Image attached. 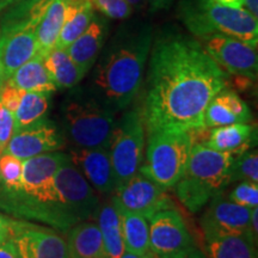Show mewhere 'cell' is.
Masks as SVG:
<instances>
[{"instance_id":"cell-1","label":"cell","mask_w":258,"mask_h":258,"mask_svg":"<svg viewBox=\"0 0 258 258\" xmlns=\"http://www.w3.org/2000/svg\"><path fill=\"white\" fill-rule=\"evenodd\" d=\"M139 106L146 133L205 131V111L228 84L227 73L196 37L165 31L152 41ZM141 86V88H143Z\"/></svg>"},{"instance_id":"cell-2","label":"cell","mask_w":258,"mask_h":258,"mask_svg":"<svg viewBox=\"0 0 258 258\" xmlns=\"http://www.w3.org/2000/svg\"><path fill=\"white\" fill-rule=\"evenodd\" d=\"M152 41L150 23L131 22L99 53L89 90L114 114L128 109L141 90Z\"/></svg>"},{"instance_id":"cell-3","label":"cell","mask_w":258,"mask_h":258,"mask_svg":"<svg viewBox=\"0 0 258 258\" xmlns=\"http://www.w3.org/2000/svg\"><path fill=\"white\" fill-rule=\"evenodd\" d=\"M67 159L69 154L59 151L24 159L18 188L0 185V211L16 219L41 222L62 233L82 222L55 188L57 170Z\"/></svg>"},{"instance_id":"cell-4","label":"cell","mask_w":258,"mask_h":258,"mask_svg":"<svg viewBox=\"0 0 258 258\" xmlns=\"http://www.w3.org/2000/svg\"><path fill=\"white\" fill-rule=\"evenodd\" d=\"M234 157L219 152L205 143L192 145L184 173L173 186L177 198L191 213H198L211 199L231 184Z\"/></svg>"},{"instance_id":"cell-5","label":"cell","mask_w":258,"mask_h":258,"mask_svg":"<svg viewBox=\"0 0 258 258\" xmlns=\"http://www.w3.org/2000/svg\"><path fill=\"white\" fill-rule=\"evenodd\" d=\"M62 104L64 131L74 147L106 148L116 124V114L105 108L89 89L73 88Z\"/></svg>"},{"instance_id":"cell-6","label":"cell","mask_w":258,"mask_h":258,"mask_svg":"<svg viewBox=\"0 0 258 258\" xmlns=\"http://www.w3.org/2000/svg\"><path fill=\"white\" fill-rule=\"evenodd\" d=\"M178 16L196 38L221 34L257 47L258 19L243 8H227L213 0H182Z\"/></svg>"},{"instance_id":"cell-7","label":"cell","mask_w":258,"mask_h":258,"mask_svg":"<svg viewBox=\"0 0 258 258\" xmlns=\"http://www.w3.org/2000/svg\"><path fill=\"white\" fill-rule=\"evenodd\" d=\"M194 134L179 131L146 133V153L139 171L161 188L173 189L184 173L190 151L195 144Z\"/></svg>"},{"instance_id":"cell-8","label":"cell","mask_w":258,"mask_h":258,"mask_svg":"<svg viewBox=\"0 0 258 258\" xmlns=\"http://www.w3.org/2000/svg\"><path fill=\"white\" fill-rule=\"evenodd\" d=\"M145 145L146 131L140 109L139 106L131 110L125 109L120 120H116L109 145L116 188L139 172L144 160Z\"/></svg>"},{"instance_id":"cell-9","label":"cell","mask_w":258,"mask_h":258,"mask_svg":"<svg viewBox=\"0 0 258 258\" xmlns=\"http://www.w3.org/2000/svg\"><path fill=\"white\" fill-rule=\"evenodd\" d=\"M9 238L19 258H70L66 239L47 225L10 217Z\"/></svg>"},{"instance_id":"cell-10","label":"cell","mask_w":258,"mask_h":258,"mask_svg":"<svg viewBox=\"0 0 258 258\" xmlns=\"http://www.w3.org/2000/svg\"><path fill=\"white\" fill-rule=\"evenodd\" d=\"M198 40L207 54L226 73L239 78L253 80L257 78V47L238 38L221 34H212Z\"/></svg>"},{"instance_id":"cell-11","label":"cell","mask_w":258,"mask_h":258,"mask_svg":"<svg viewBox=\"0 0 258 258\" xmlns=\"http://www.w3.org/2000/svg\"><path fill=\"white\" fill-rule=\"evenodd\" d=\"M150 251L158 258H176L195 246L184 219L176 208L164 209L148 219Z\"/></svg>"},{"instance_id":"cell-12","label":"cell","mask_w":258,"mask_h":258,"mask_svg":"<svg viewBox=\"0 0 258 258\" xmlns=\"http://www.w3.org/2000/svg\"><path fill=\"white\" fill-rule=\"evenodd\" d=\"M114 198L129 211L143 215L147 220L164 209L175 208L167 190L139 171L114 190Z\"/></svg>"},{"instance_id":"cell-13","label":"cell","mask_w":258,"mask_h":258,"mask_svg":"<svg viewBox=\"0 0 258 258\" xmlns=\"http://www.w3.org/2000/svg\"><path fill=\"white\" fill-rule=\"evenodd\" d=\"M207 211L202 215L201 225L205 239L225 235L252 234L250 228L251 209L225 199L219 192L211 199Z\"/></svg>"},{"instance_id":"cell-14","label":"cell","mask_w":258,"mask_h":258,"mask_svg":"<svg viewBox=\"0 0 258 258\" xmlns=\"http://www.w3.org/2000/svg\"><path fill=\"white\" fill-rule=\"evenodd\" d=\"M36 22H27L0 28L2 84L38 53Z\"/></svg>"},{"instance_id":"cell-15","label":"cell","mask_w":258,"mask_h":258,"mask_svg":"<svg viewBox=\"0 0 258 258\" xmlns=\"http://www.w3.org/2000/svg\"><path fill=\"white\" fill-rule=\"evenodd\" d=\"M63 146L64 138L55 122L43 117L16 132L3 153L24 160L40 154L60 151Z\"/></svg>"},{"instance_id":"cell-16","label":"cell","mask_w":258,"mask_h":258,"mask_svg":"<svg viewBox=\"0 0 258 258\" xmlns=\"http://www.w3.org/2000/svg\"><path fill=\"white\" fill-rule=\"evenodd\" d=\"M69 157L93 189L104 195L114 192L116 183L109 150L73 147Z\"/></svg>"},{"instance_id":"cell-17","label":"cell","mask_w":258,"mask_h":258,"mask_svg":"<svg viewBox=\"0 0 258 258\" xmlns=\"http://www.w3.org/2000/svg\"><path fill=\"white\" fill-rule=\"evenodd\" d=\"M251 120L252 114L249 106L227 86L213 97L205 111V128L247 123Z\"/></svg>"},{"instance_id":"cell-18","label":"cell","mask_w":258,"mask_h":258,"mask_svg":"<svg viewBox=\"0 0 258 258\" xmlns=\"http://www.w3.org/2000/svg\"><path fill=\"white\" fill-rule=\"evenodd\" d=\"M108 32V22L95 15L88 29L66 48L71 59L76 62L85 76L95 66L99 53L105 44Z\"/></svg>"},{"instance_id":"cell-19","label":"cell","mask_w":258,"mask_h":258,"mask_svg":"<svg viewBox=\"0 0 258 258\" xmlns=\"http://www.w3.org/2000/svg\"><path fill=\"white\" fill-rule=\"evenodd\" d=\"M256 140L257 128L247 122L211 128L205 144L219 152H226L237 157L251 150Z\"/></svg>"},{"instance_id":"cell-20","label":"cell","mask_w":258,"mask_h":258,"mask_svg":"<svg viewBox=\"0 0 258 258\" xmlns=\"http://www.w3.org/2000/svg\"><path fill=\"white\" fill-rule=\"evenodd\" d=\"M66 234L70 258H105L102 234L95 220L79 222Z\"/></svg>"},{"instance_id":"cell-21","label":"cell","mask_w":258,"mask_h":258,"mask_svg":"<svg viewBox=\"0 0 258 258\" xmlns=\"http://www.w3.org/2000/svg\"><path fill=\"white\" fill-rule=\"evenodd\" d=\"M111 200L120 218L125 251L135 254H146L150 251V228L147 219L124 208L114 196Z\"/></svg>"},{"instance_id":"cell-22","label":"cell","mask_w":258,"mask_h":258,"mask_svg":"<svg viewBox=\"0 0 258 258\" xmlns=\"http://www.w3.org/2000/svg\"><path fill=\"white\" fill-rule=\"evenodd\" d=\"M5 83L25 92H42L51 95L57 88L44 66V57L36 54L31 60L22 64Z\"/></svg>"},{"instance_id":"cell-23","label":"cell","mask_w":258,"mask_h":258,"mask_svg":"<svg viewBox=\"0 0 258 258\" xmlns=\"http://www.w3.org/2000/svg\"><path fill=\"white\" fill-rule=\"evenodd\" d=\"M66 10L67 0H51L36 25L35 32L38 48L37 54L43 57L55 47L66 18Z\"/></svg>"},{"instance_id":"cell-24","label":"cell","mask_w":258,"mask_h":258,"mask_svg":"<svg viewBox=\"0 0 258 258\" xmlns=\"http://www.w3.org/2000/svg\"><path fill=\"white\" fill-rule=\"evenodd\" d=\"M205 252L207 258H258L257 240L252 234L207 238Z\"/></svg>"},{"instance_id":"cell-25","label":"cell","mask_w":258,"mask_h":258,"mask_svg":"<svg viewBox=\"0 0 258 258\" xmlns=\"http://www.w3.org/2000/svg\"><path fill=\"white\" fill-rule=\"evenodd\" d=\"M96 222L102 234L105 258H121L125 249L120 218L114 207L112 200L103 205L99 203Z\"/></svg>"},{"instance_id":"cell-26","label":"cell","mask_w":258,"mask_h":258,"mask_svg":"<svg viewBox=\"0 0 258 258\" xmlns=\"http://www.w3.org/2000/svg\"><path fill=\"white\" fill-rule=\"evenodd\" d=\"M44 66L57 89H73L85 77L66 49L54 47L44 56Z\"/></svg>"},{"instance_id":"cell-27","label":"cell","mask_w":258,"mask_h":258,"mask_svg":"<svg viewBox=\"0 0 258 258\" xmlns=\"http://www.w3.org/2000/svg\"><path fill=\"white\" fill-rule=\"evenodd\" d=\"M49 93L24 92L15 111L16 132L28 127L46 116L49 108Z\"/></svg>"},{"instance_id":"cell-28","label":"cell","mask_w":258,"mask_h":258,"mask_svg":"<svg viewBox=\"0 0 258 258\" xmlns=\"http://www.w3.org/2000/svg\"><path fill=\"white\" fill-rule=\"evenodd\" d=\"M231 183L240 180H250L258 183V153L257 150L246 152L234 157L231 166Z\"/></svg>"},{"instance_id":"cell-29","label":"cell","mask_w":258,"mask_h":258,"mask_svg":"<svg viewBox=\"0 0 258 258\" xmlns=\"http://www.w3.org/2000/svg\"><path fill=\"white\" fill-rule=\"evenodd\" d=\"M23 160L11 156L0 154V185L6 189H17L21 184Z\"/></svg>"},{"instance_id":"cell-30","label":"cell","mask_w":258,"mask_h":258,"mask_svg":"<svg viewBox=\"0 0 258 258\" xmlns=\"http://www.w3.org/2000/svg\"><path fill=\"white\" fill-rule=\"evenodd\" d=\"M228 200L246 208L258 207V183L240 180L228 194Z\"/></svg>"},{"instance_id":"cell-31","label":"cell","mask_w":258,"mask_h":258,"mask_svg":"<svg viewBox=\"0 0 258 258\" xmlns=\"http://www.w3.org/2000/svg\"><path fill=\"white\" fill-rule=\"evenodd\" d=\"M93 9L111 19H125L133 15V6L125 0H90Z\"/></svg>"},{"instance_id":"cell-32","label":"cell","mask_w":258,"mask_h":258,"mask_svg":"<svg viewBox=\"0 0 258 258\" xmlns=\"http://www.w3.org/2000/svg\"><path fill=\"white\" fill-rule=\"evenodd\" d=\"M16 133L15 114L0 103V154L4 152L6 145Z\"/></svg>"},{"instance_id":"cell-33","label":"cell","mask_w":258,"mask_h":258,"mask_svg":"<svg viewBox=\"0 0 258 258\" xmlns=\"http://www.w3.org/2000/svg\"><path fill=\"white\" fill-rule=\"evenodd\" d=\"M25 91L19 90L15 86L10 85L9 83H4L0 85V103L5 106L8 110L14 112L17 110L22 96Z\"/></svg>"},{"instance_id":"cell-34","label":"cell","mask_w":258,"mask_h":258,"mask_svg":"<svg viewBox=\"0 0 258 258\" xmlns=\"http://www.w3.org/2000/svg\"><path fill=\"white\" fill-rule=\"evenodd\" d=\"M0 258H19L15 245L10 238L0 243Z\"/></svg>"},{"instance_id":"cell-35","label":"cell","mask_w":258,"mask_h":258,"mask_svg":"<svg viewBox=\"0 0 258 258\" xmlns=\"http://www.w3.org/2000/svg\"><path fill=\"white\" fill-rule=\"evenodd\" d=\"M148 8L152 12L159 11V10L169 9L173 0H145Z\"/></svg>"},{"instance_id":"cell-36","label":"cell","mask_w":258,"mask_h":258,"mask_svg":"<svg viewBox=\"0 0 258 258\" xmlns=\"http://www.w3.org/2000/svg\"><path fill=\"white\" fill-rule=\"evenodd\" d=\"M10 231V217L0 213V243L9 238Z\"/></svg>"},{"instance_id":"cell-37","label":"cell","mask_w":258,"mask_h":258,"mask_svg":"<svg viewBox=\"0 0 258 258\" xmlns=\"http://www.w3.org/2000/svg\"><path fill=\"white\" fill-rule=\"evenodd\" d=\"M258 209L257 207H254L251 209V217H250V228H251V233H252L253 238L257 240L258 237Z\"/></svg>"},{"instance_id":"cell-38","label":"cell","mask_w":258,"mask_h":258,"mask_svg":"<svg viewBox=\"0 0 258 258\" xmlns=\"http://www.w3.org/2000/svg\"><path fill=\"white\" fill-rule=\"evenodd\" d=\"M243 9L254 18H258V0H243Z\"/></svg>"},{"instance_id":"cell-39","label":"cell","mask_w":258,"mask_h":258,"mask_svg":"<svg viewBox=\"0 0 258 258\" xmlns=\"http://www.w3.org/2000/svg\"><path fill=\"white\" fill-rule=\"evenodd\" d=\"M176 258H207V257H206V254L203 253L201 250L198 249V247H196V245H195V246L191 247V249L185 251L184 253L179 254V256L176 257Z\"/></svg>"},{"instance_id":"cell-40","label":"cell","mask_w":258,"mask_h":258,"mask_svg":"<svg viewBox=\"0 0 258 258\" xmlns=\"http://www.w3.org/2000/svg\"><path fill=\"white\" fill-rule=\"evenodd\" d=\"M213 2L218 3V4L227 6V8L233 9H241L243 8V0H213Z\"/></svg>"},{"instance_id":"cell-41","label":"cell","mask_w":258,"mask_h":258,"mask_svg":"<svg viewBox=\"0 0 258 258\" xmlns=\"http://www.w3.org/2000/svg\"><path fill=\"white\" fill-rule=\"evenodd\" d=\"M121 258H158V257L154 253L151 252V251H148L146 254H135V253L129 252V251H124V253L122 254Z\"/></svg>"},{"instance_id":"cell-42","label":"cell","mask_w":258,"mask_h":258,"mask_svg":"<svg viewBox=\"0 0 258 258\" xmlns=\"http://www.w3.org/2000/svg\"><path fill=\"white\" fill-rule=\"evenodd\" d=\"M23 2H27V0H0V11L11 8V6L21 4Z\"/></svg>"},{"instance_id":"cell-43","label":"cell","mask_w":258,"mask_h":258,"mask_svg":"<svg viewBox=\"0 0 258 258\" xmlns=\"http://www.w3.org/2000/svg\"><path fill=\"white\" fill-rule=\"evenodd\" d=\"M125 2L133 6V9H143L146 5L145 0H125Z\"/></svg>"},{"instance_id":"cell-44","label":"cell","mask_w":258,"mask_h":258,"mask_svg":"<svg viewBox=\"0 0 258 258\" xmlns=\"http://www.w3.org/2000/svg\"><path fill=\"white\" fill-rule=\"evenodd\" d=\"M0 85H2V59H0Z\"/></svg>"}]
</instances>
